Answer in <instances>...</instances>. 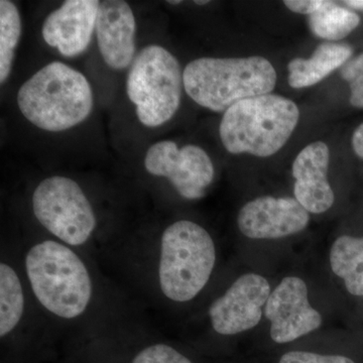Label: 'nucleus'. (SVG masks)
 <instances>
[{"label": "nucleus", "instance_id": "nucleus-13", "mask_svg": "<svg viewBox=\"0 0 363 363\" xmlns=\"http://www.w3.org/2000/svg\"><path fill=\"white\" fill-rule=\"evenodd\" d=\"M136 23L130 4L123 0H105L98 9V49L105 63L113 70H124L135 54Z\"/></svg>", "mask_w": 363, "mask_h": 363}, {"label": "nucleus", "instance_id": "nucleus-26", "mask_svg": "<svg viewBox=\"0 0 363 363\" xmlns=\"http://www.w3.org/2000/svg\"><path fill=\"white\" fill-rule=\"evenodd\" d=\"M195 4H198V6H205V4H209V1L204 0V1H195Z\"/></svg>", "mask_w": 363, "mask_h": 363}, {"label": "nucleus", "instance_id": "nucleus-7", "mask_svg": "<svg viewBox=\"0 0 363 363\" xmlns=\"http://www.w3.org/2000/svg\"><path fill=\"white\" fill-rule=\"evenodd\" d=\"M33 209L47 230L72 247L84 245L96 227V218L80 186L72 179H45L33 195Z\"/></svg>", "mask_w": 363, "mask_h": 363}, {"label": "nucleus", "instance_id": "nucleus-1", "mask_svg": "<svg viewBox=\"0 0 363 363\" xmlns=\"http://www.w3.org/2000/svg\"><path fill=\"white\" fill-rule=\"evenodd\" d=\"M18 105L33 125L60 133L78 125L90 116L94 96L81 72L61 62H52L21 85Z\"/></svg>", "mask_w": 363, "mask_h": 363}, {"label": "nucleus", "instance_id": "nucleus-10", "mask_svg": "<svg viewBox=\"0 0 363 363\" xmlns=\"http://www.w3.org/2000/svg\"><path fill=\"white\" fill-rule=\"evenodd\" d=\"M264 314L271 322L274 342H292L317 330L322 324L320 313L310 305L305 281L288 277L271 293L264 306Z\"/></svg>", "mask_w": 363, "mask_h": 363}, {"label": "nucleus", "instance_id": "nucleus-4", "mask_svg": "<svg viewBox=\"0 0 363 363\" xmlns=\"http://www.w3.org/2000/svg\"><path fill=\"white\" fill-rule=\"evenodd\" d=\"M26 274L35 297L48 311L64 319L84 313L92 295L89 272L70 248L47 240L30 248Z\"/></svg>", "mask_w": 363, "mask_h": 363}, {"label": "nucleus", "instance_id": "nucleus-2", "mask_svg": "<svg viewBox=\"0 0 363 363\" xmlns=\"http://www.w3.org/2000/svg\"><path fill=\"white\" fill-rule=\"evenodd\" d=\"M183 82L196 104L225 112L241 100L269 94L276 86L277 72L262 57L200 58L185 67Z\"/></svg>", "mask_w": 363, "mask_h": 363}, {"label": "nucleus", "instance_id": "nucleus-14", "mask_svg": "<svg viewBox=\"0 0 363 363\" xmlns=\"http://www.w3.org/2000/svg\"><path fill=\"white\" fill-rule=\"evenodd\" d=\"M329 161V147L323 142L310 143L294 161V194L310 213H324L333 205L335 197L327 179Z\"/></svg>", "mask_w": 363, "mask_h": 363}, {"label": "nucleus", "instance_id": "nucleus-16", "mask_svg": "<svg viewBox=\"0 0 363 363\" xmlns=\"http://www.w3.org/2000/svg\"><path fill=\"white\" fill-rule=\"evenodd\" d=\"M330 264L351 295L363 296V238H338L331 247Z\"/></svg>", "mask_w": 363, "mask_h": 363}, {"label": "nucleus", "instance_id": "nucleus-6", "mask_svg": "<svg viewBox=\"0 0 363 363\" xmlns=\"http://www.w3.org/2000/svg\"><path fill=\"white\" fill-rule=\"evenodd\" d=\"M183 74L178 60L159 45L143 48L133 60L126 92L138 121L147 128L168 123L180 107Z\"/></svg>", "mask_w": 363, "mask_h": 363}, {"label": "nucleus", "instance_id": "nucleus-5", "mask_svg": "<svg viewBox=\"0 0 363 363\" xmlns=\"http://www.w3.org/2000/svg\"><path fill=\"white\" fill-rule=\"evenodd\" d=\"M216 260L215 245L206 229L188 220L177 221L164 231L160 259V285L175 302H188L211 277Z\"/></svg>", "mask_w": 363, "mask_h": 363}, {"label": "nucleus", "instance_id": "nucleus-3", "mask_svg": "<svg viewBox=\"0 0 363 363\" xmlns=\"http://www.w3.org/2000/svg\"><path fill=\"white\" fill-rule=\"evenodd\" d=\"M298 118L300 111L293 100L281 95H260L227 109L219 135L231 154L271 157L290 140Z\"/></svg>", "mask_w": 363, "mask_h": 363}, {"label": "nucleus", "instance_id": "nucleus-25", "mask_svg": "<svg viewBox=\"0 0 363 363\" xmlns=\"http://www.w3.org/2000/svg\"><path fill=\"white\" fill-rule=\"evenodd\" d=\"M344 4H347L348 6L353 7V9L363 11V0H346V1H344Z\"/></svg>", "mask_w": 363, "mask_h": 363}, {"label": "nucleus", "instance_id": "nucleus-17", "mask_svg": "<svg viewBox=\"0 0 363 363\" xmlns=\"http://www.w3.org/2000/svg\"><path fill=\"white\" fill-rule=\"evenodd\" d=\"M359 23L360 18L357 13L327 0L319 11L309 16V26L313 35L330 42L347 37Z\"/></svg>", "mask_w": 363, "mask_h": 363}, {"label": "nucleus", "instance_id": "nucleus-20", "mask_svg": "<svg viewBox=\"0 0 363 363\" xmlns=\"http://www.w3.org/2000/svg\"><path fill=\"white\" fill-rule=\"evenodd\" d=\"M130 363H193L167 344H154L140 350Z\"/></svg>", "mask_w": 363, "mask_h": 363}, {"label": "nucleus", "instance_id": "nucleus-9", "mask_svg": "<svg viewBox=\"0 0 363 363\" xmlns=\"http://www.w3.org/2000/svg\"><path fill=\"white\" fill-rule=\"evenodd\" d=\"M271 296V286L264 277L247 274L234 281L209 310L212 327L221 335H235L259 323L262 307Z\"/></svg>", "mask_w": 363, "mask_h": 363}, {"label": "nucleus", "instance_id": "nucleus-18", "mask_svg": "<svg viewBox=\"0 0 363 363\" xmlns=\"http://www.w3.org/2000/svg\"><path fill=\"white\" fill-rule=\"evenodd\" d=\"M25 308L23 288L16 272L0 264V336L4 337L20 323Z\"/></svg>", "mask_w": 363, "mask_h": 363}, {"label": "nucleus", "instance_id": "nucleus-12", "mask_svg": "<svg viewBox=\"0 0 363 363\" xmlns=\"http://www.w3.org/2000/svg\"><path fill=\"white\" fill-rule=\"evenodd\" d=\"M99 6L98 0H67L43 23L45 42L68 58L82 54L92 40Z\"/></svg>", "mask_w": 363, "mask_h": 363}, {"label": "nucleus", "instance_id": "nucleus-21", "mask_svg": "<svg viewBox=\"0 0 363 363\" xmlns=\"http://www.w3.org/2000/svg\"><path fill=\"white\" fill-rule=\"evenodd\" d=\"M341 76L350 84L351 105L363 108V52L342 67Z\"/></svg>", "mask_w": 363, "mask_h": 363}, {"label": "nucleus", "instance_id": "nucleus-22", "mask_svg": "<svg viewBox=\"0 0 363 363\" xmlns=\"http://www.w3.org/2000/svg\"><path fill=\"white\" fill-rule=\"evenodd\" d=\"M279 363H354L342 355H321L306 351H291L281 357Z\"/></svg>", "mask_w": 363, "mask_h": 363}, {"label": "nucleus", "instance_id": "nucleus-15", "mask_svg": "<svg viewBox=\"0 0 363 363\" xmlns=\"http://www.w3.org/2000/svg\"><path fill=\"white\" fill-rule=\"evenodd\" d=\"M352 48L342 43H323L311 58L294 59L289 63V84L296 89L316 85L336 69L347 63Z\"/></svg>", "mask_w": 363, "mask_h": 363}, {"label": "nucleus", "instance_id": "nucleus-8", "mask_svg": "<svg viewBox=\"0 0 363 363\" xmlns=\"http://www.w3.org/2000/svg\"><path fill=\"white\" fill-rule=\"evenodd\" d=\"M145 168L150 175L171 182L182 197L201 199L214 179V166L202 147L195 145L179 149L172 140H162L147 150Z\"/></svg>", "mask_w": 363, "mask_h": 363}, {"label": "nucleus", "instance_id": "nucleus-11", "mask_svg": "<svg viewBox=\"0 0 363 363\" xmlns=\"http://www.w3.org/2000/svg\"><path fill=\"white\" fill-rule=\"evenodd\" d=\"M309 212L293 198L259 197L241 208L238 224L252 240H277L304 230Z\"/></svg>", "mask_w": 363, "mask_h": 363}, {"label": "nucleus", "instance_id": "nucleus-27", "mask_svg": "<svg viewBox=\"0 0 363 363\" xmlns=\"http://www.w3.org/2000/svg\"><path fill=\"white\" fill-rule=\"evenodd\" d=\"M181 0H179V1H168V4H181Z\"/></svg>", "mask_w": 363, "mask_h": 363}, {"label": "nucleus", "instance_id": "nucleus-23", "mask_svg": "<svg viewBox=\"0 0 363 363\" xmlns=\"http://www.w3.org/2000/svg\"><path fill=\"white\" fill-rule=\"evenodd\" d=\"M324 2L325 0H286L284 4L294 13L311 16L323 6Z\"/></svg>", "mask_w": 363, "mask_h": 363}, {"label": "nucleus", "instance_id": "nucleus-24", "mask_svg": "<svg viewBox=\"0 0 363 363\" xmlns=\"http://www.w3.org/2000/svg\"><path fill=\"white\" fill-rule=\"evenodd\" d=\"M352 147L355 154L363 160V123L354 130L352 135Z\"/></svg>", "mask_w": 363, "mask_h": 363}, {"label": "nucleus", "instance_id": "nucleus-19", "mask_svg": "<svg viewBox=\"0 0 363 363\" xmlns=\"http://www.w3.org/2000/svg\"><path fill=\"white\" fill-rule=\"evenodd\" d=\"M21 35V14L9 0L0 1V83L4 84L13 69L14 52Z\"/></svg>", "mask_w": 363, "mask_h": 363}]
</instances>
